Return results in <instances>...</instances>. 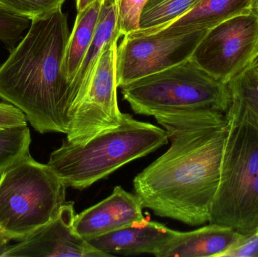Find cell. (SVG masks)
Here are the masks:
<instances>
[{"label": "cell", "mask_w": 258, "mask_h": 257, "mask_svg": "<svg viewBox=\"0 0 258 257\" xmlns=\"http://www.w3.org/2000/svg\"><path fill=\"white\" fill-rule=\"evenodd\" d=\"M95 1L96 0H76L77 12H81Z\"/></svg>", "instance_id": "cell-26"}, {"label": "cell", "mask_w": 258, "mask_h": 257, "mask_svg": "<svg viewBox=\"0 0 258 257\" xmlns=\"http://www.w3.org/2000/svg\"><path fill=\"white\" fill-rule=\"evenodd\" d=\"M119 3L120 0H103L93 39L74 81L76 104L74 112L84 95L92 71L103 50L112 39L122 36L119 27Z\"/></svg>", "instance_id": "cell-15"}, {"label": "cell", "mask_w": 258, "mask_h": 257, "mask_svg": "<svg viewBox=\"0 0 258 257\" xmlns=\"http://www.w3.org/2000/svg\"><path fill=\"white\" fill-rule=\"evenodd\" d=\"M258 61V59H257V62Z\"/></svg>", "instance_id": "cell-30"}, {"label": "cell", "mask_w": 258, "mask_h": 257, "mask_svg": "<svg viewBox=\"0 0 258 257\" xmlns=\"http://www.w3.org/2000/svg\"><path fill=\"white\" fill-rule=\"evenodd\" d=\"M149 0H120L119 27L122 36H125L140 29L141 12Z\"/></svg>", "instance_id": "cell-23"}, {"label": "cell", "mask_w": 258, "mask_h": 257, "mask_svg": "<svg viewBox=\"0 0 258 257\" xmlns=\"http://www.w3.org/2000/svg\"><path fill=\"white\" fill-rule=\"evenodd\" d=\"M208 30L174 36H123L117 48L118 87L189 60Z\"/></svg>", "instance_id": "cell-9"}, {"label": "cell", "mask_w": 258, "mask_h": 257, "mask_svg": "<svg viewBox=\"0 0 258 257\" xmlns=\"http://www.w3.org/2000/svg\"><path fill=\"white\" fill-rule=\"evenodd\" d=\"M254 0H201L180 18L159 28L136 30L139 35L174 36L198 30H209L220 23L253 9Z\"/></svg>", "instance_id": "cell-14"}, {"label": "cell", "mask_w": 258, "mask_h": 257, "mask_svg": "<svg viewBox=\"0 0 258 257\" xmlns=\"http://www.w3.org/2000/svg\"><path fill=\"white\" fill-rule=\"evenodd\" d=\"M9 242V240L6 238V235L3 234V232H2L1 229H0V251H1L3 249H4L5 247H7L8 243Z\"/></svg>", "instance_id": "cell-27"}, {"label": "cell", "mask_w": 258, "mask_h": 257, "mask_svg": "<svg viewBox=\"0 0 258 257\" xmlns=\"http://www.w3.org/2000/svg\"><path fill=\"white\" fill-rule=\"evenodd\" d=\"M168 140L164 128L123 113L118 128L100 133L84 144L63 140L51 152L48 164L67 187L83 190L154 152Z\"/></svg>", "instance_id": "cell-3"}, {"label": "cell", "mask_w": 258, "mask_h": 257, "mask_svg": "<svg viewBox=\"0 0 258 257\" xmlns=\"http://www.w3.org/2000/svg\"><path fill=\"white\" fill-rule=\"evenodd\" d=\"M243 234L230 226L209 223L196 230L176 232L155 253L156 257H223Z\"/></svg>", "instance_id": "cell-13"}, {"label": "cell", "mask_w": 258, "mask_h": 257, "mask_svg": "<svg viewBox=\"0 0 258 257\" xmlns=\"http://www.w3.org/2000/svg\"><path fill=\"white\" fill-rule=\"evenodd\" d=\"M121 89L132 110L144 116L201 110L226 114L231 104L227 84L214 78L191 59Z\"/></svg>", "instance_id": "cell-5"}, {"label": "cell", "mask_w": 258, "mask_h": 257, "mask_svg": "<svg viewBox=\"0 0 258 257\" xmlns=\"http://www.w3.org/2000/svg\"><path fill=\"white\" fill-rule=\"evenodd\" d=\"M201 0H149L140 16L138 30H151L172 22Z\"/></svg>", "instance_id": "cell-18"}, {"label": "cell", "mask_w": 258, "mask_h": 257, "mask_svg": "<svg viewBox=\"0 0 258 257\" xmlns=\"http://www.w3.org/2000/svg\"><path fill=\"white\" fill-rule=\"evenodd\" d=\"M70 33L61 9L32 20L0 64V98L16 107L40 134H68L76 98L62 71Z\"/></svg>", "instance_id": "cell-2"}, {"label": "cell", "mask_w": 258, "mask_h": 257, "mask_svg": "<svg viewBox=\"0 0 258 257\" xmlns=\"http://www.w3.org/2000/svg\"><path fill=\"white\" fill-rule=\"evenodd\" d=\"M68 187L48 165L30 154L0 174V229L21 240L55 218L66 203Z\"/></svg>", "instance_id": "cell-4"}, {"label": "cell", "mask_w": 258, "mask_h": 257, "mask_svg": "<svg viewBox=\"0 0 258 257\" xmlns=\"http://www.w3.org/2000/svg\"><path fill=\"white\" fill-rule=\"evenodd\" d=\"M169 149L138 174L135 194L156 215L189 226L209 223L227 134L225 114L211 110L154 116Z\"/></svg>", "instance_id": "cell-1"}, {"label": "cell", "mask_w": 258, "mask_h": 257, "mask_svg": "<svg viewBox=\"0 0 258 257\" xmlns=\"http://www.w3.org/2000/svg\"><path fill=\"white\" fill-rule=\"evenodd\" d=\"M223 257H258V229L243 235L238 244Z\"/></svg>", "instance_id": "cell-24"}, {"label": "cell", "mask_w": 258, "mask_h": 257, "mask_svg": "<svg viewBox=\"0 0 258 257\" xmlns=\"http://www.w3.org/2000/svg\"><path fill=\"white\" fill-rule=\"evenodd\" d=\"M138 196L116 187L113 193L97 205L76 214L75 229L89 240L145 220Z\"/></svg>", "instance_id": "cell-11"}, {"label": "cell", "mask_w": 258, "mask_h": 257, "mask_svg": "<svg viewBox=\"0 0 258 257\" xmlns=\"http://www.w3.org/2000/svg\"><path fill=\"white\" fill-rule=\"evenodd\" d=\"M253 9L258 10V0H254V6H253Z\"/></svg>", "instance_id": "cell-28"}, {"label": "cell", "mask_w": 258, "mask_h": 257, "mask_svg": "<svg viewBox=\"0 0 258 257\" xmlns=\"http://www.w3.org/2000/svg\"><path fill=\"white\" fill-rule=\"evenodd\" d=\"M27 118L22 111L11 104L0 103V128L27 125Z\"/></svg>", "instance_id": "cell-25"}, {"label": "cell", "mask_w": 258, "mask_h": 257, "mask_svg": "<svg viewBox=\"0 0 258 257\" xmlns=\"http://www.w3.org/2000/svg\"><path fill=\"white\" fill-rule=\"evenodd\" d=\"M176 232L177 231L162 223L145 218L139 223H132L87 241L95 248L110 256L143 253L154 255Z\"/></svg>", "instance_id": "cell-12"}, {"label": "cell", "mask_w": 258, "mask_h": 257, "mask_svg": "<svg viewBox=\"0 0 258 257\" xmlns=\"http://www.w3.org/2000/svg\"><path fill=\"white\" fill-rule=\"evenodd\" d=\"M253 66H254V69H256V71H257L258 73V61L256 62V63H254V64H253Z\"/></svg>", "instance_id": "cell-29"}, {"label": "cell", "mask_w": 258, "mask_h": 257, "mask_svg": "<svg viewBox=\"0 0 258 257\" xmlns=\"http://www.w3.org/2000/svg\"><path fill=\"white\" fill-rule=\"evenodd\" d=\"M30 143L27 125L0 128V174L30 154Z\"/></svg>", "instance_id": "cell-19"}, {"label": "cell", "mask_w": 258, "mask_h": 257, "mask_svg": "<svg viewBox=\"0 0 258 257\" xmlns=\"http://www.w3.org/2000/svg\"><path fill=\"white\" fill-rule=\"evenodd\" d=\"M258 229V176L247 193L239 213L235 230L243 235Z\"/></svg>", "instance_id": "cell-22"}, {"label": "cell", "mask_w": 258, "mask_h": 257, "mask_svg": "<svg viewBox=\"0 0 258 257\" xmlns=\"http://www.w3.org/2000/svg\"><path fill=\"white\" fill-rule=\"evenodd\" d=\"M66 0H0V6L12 13L30 18L44 16L61 9Z\"/></svg>", "instance_id": "cell-20"}, {"label": "cell", "mask_w": 258, "mask_h": 257, "mask_svg": "<svg viewBox=\"0 0 258 257\" xmlns=\"http://www.w3.org/2000/svg\"><path fill=\"white\" fill-rule=\"evenodd\" d=\"M112 39L100 55L81 101L73 114L67 140L84 144L100 133L118 128L122 114L117 99V48Z\"/></svg>", "instance_id": "cell-8"}, {"label": "cell", "mask_w": 258, "mask_h": 257, "mask_svg": "<svg viewBox=\"0 0 258 257\" xmlns=\"http://www.w3.org/2000/svg\"><path fill=\"white\" fill-rule=\"evenodd\" d=\"M74 203L67 202L55 218L39 228L18 244L0 251L2 257H107L75 229Z\"/></svg>", "instance_id": "cell-10"}, {"label": "cell", "mask_w": 258, "mask_h": 257, "mask_svg": "<svg viewBox=\"0 0 258 257\" xmlns=\"http://www.w3.org/2000/svg\"><path fill=\"white\" fill-rule=\"evenodd\" d=\"M191 60L228 84L258 59V10L251 9L208 30Z\"/></svg>", "instance_id": "cell-6"}, {"label": "cell", "mask_w": 258, "mask_h": 257, "mask_svg": "<svg viewBox=\"0 0 258 257\" xmlns=\"http://www.w3.org/2000/svg\"><path fill=\"white\" fill-rule=\"evenodd\" d=\"M30 24V18L12 13L0 6V40L6 45L13 48Z\"/></svg>", "instance_id": "cell-21"}, {"label": "cell", "mask_w": 258, "mask_h": 257, "mask_svg": "<svg viewBox=\"0 0 258 257\" xmlns=\"http://www.w3.org/2000/svg\"><path fill=\"white\" fill-rule=\"evenodd\" d=\"M219 187L209 223L235 229L248 190L258 176V131L248 124L227 125Z\"/></svg>", "instance_id": "cell-7"}, {"label": "cell", "mask_w": 258, "mask_h": 257, "mask_svg": "<svg viewBox=\"0 0 258 257\" xmlns=\"http://www.w3.org/2000/svg\"><path fill=\"white\" fill-rule=\"evenodd\" d=\"M102 2L103 0H96L81 12H79L72 32L70 33L62 71L67 79L72 84L73 89L76 77L93 39Z\"/></svg>", "instance_id": "cell-16"}, {"label": "cell", "mask_w": 258, "mask_h": 257, "mask_svg": "<svg viewBox=\"0 0 258 257\" xmlns=\"http://www.w3.org/2000/svg\"><path fill=\"white\" fill-rule=\"evenodd\" d=\"M231 104L225 114L228 125L248 124L258 131V73L254 66L229 81Z\"/></svg>", "instance_id": "cell-17"}]
</instances>
